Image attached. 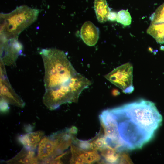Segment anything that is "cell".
<instances>
[{
	"instance_id": "cell-6",
	"label": "cell",
	"mask_w": 164,
	"mask_h": 164,
	"mask_svg": "<svg viewBox=\"0 0 164 164\" xmlns=\"http://www.w3.org/2000/svg\"><path fill=\"white\" fill-rule=\"evenodd\" d=\"M0 61L5 65H15L16 61L22 53L23 46L18 37L0 40Z\"/></svg>"
},
{
	"instance_id": "cell-16",
	"label": "cell",
	"mask_w": 164,
	"mask_h": 164,
	"mask_svg": "<svg viewBox=\"0 0 164 164\" xmlns=\"http://www.w3.org/2000/svg\"><path fill=\"white\" fill-rule=\"evenodd\" d=\"M116 20L124 26H128L131 23L132 18L128 10H121L117 13Z\"/></svg>"
},
{
	"instance_id": "cell-8",
	"label": "cell",
	"mask_w": 164,
	"mask_h": 164,
	"mask_svg": "<svg viewBox=\"0 0 164 164\" xmlns=\"http://www.w3.org/2000/svg\"><path fill=\"white\" fill-rule=\"evenodd\" d=\"M150 25L147 32L159 43H164V3L159 6L150 17Z\"/></svg>"
},
{
	"instance_id": "cell-18",
	"label": "cell",
	"mask_w": 164,
	"mask_h": 164,
	"mask_svg": "<svg viewBox=\"0 0 164 164\" xmlns=\"http://www.w3.org/2000/svg\"><path fill=\"white\" fill-rule=\"evenodd\" d=\"M77 147L86 151L91 150V144L90 141L80 140L76 139L74 140Z\"/></svg>"
},
{
	"instance_id": "cell-14",
	"label": "cell",
	"mask_w": 164,
	"mask_h": 164,
	"mask_svg": "<svg viewBox=\"0 0 164 164\" xmlns=\"http://www.w3.org/2000/svg\"><path fill=\"white\" fill-rule=\"evenodd\" d=\"M70 151L72 154L70 160V163H86L89 151L84 150L73 145H71Z\"/></svg>"
},
{
	"instance_id": "cell-22",
	"label": "cell",
	"mask_w": 164,
	"mask_h": 164,
	"mask_svg": "<svg viewBox=\"0 0 164 164\" xmlns=\"http://www.w3.org/2000/svg\"><path fill=\"white\" fill-rule=\"evenodd\" d=\"M67 130L68 132L73 135L77 134L78 131L77 128L74 126L67 129Z\"/></svg>"
},
{
	"instance_id": "cell-24",
	"label": "cell",
	"mask_w": 164,
	"mask_h": 164,
	"mask_svg": "<svg viewBox=\"0 0 164 164\" xmlns=\"http://www.w3.org/2000/svg\"><path fill=\"white\" fill-rule=\"evenodd\" d=\"M112 94L114 95L117 96L119 94V92L117 90H114L112 92Z\"/></svg>"
},
{
	"instance_id": "cell-20",
	"label": "cell",
	"mask_w": 164,
	"mask_h": 164,
	"mask_svg": "<svg viewBox=\"0 0 164 164\" xmlns=\"http://www.w3.org/2000/svg\"><path fill=\"white\" fill-rule=\"evenodd\" d=\"M8 103L4 99L0 98V111L2 113H6L9 109Z\"/></svg>"
},
{
	"instance_id": "cell-3",
	"label": "cell",
	"mask_w": 164,
	"mask_h": 164,
	"mask_svg": "<svg viewBox=\"0 0 164 164\" xmlns=\"http://www.w3.org/2000/svg\"><path fill=\"white\" fill-rule=\"evenodd\" d=\"M39 12L37 9L23 5L10 12L0 13V40L18 37L36 20Z\"/></svg>"
},
{
	"instance_id": "cell-23",
	"label": "cell",
	"mask_w": 164,
	"mask_h": 164,
	"mask_svg": "<svg viewBox=\"0 0 164 164\" xmlns=\"http://www.w3.org/2000/svg\"><path fill=\"white\" fill-rule=\"evenodd\" d=\"M25 128L26 130L29 132V131H31V129H32V126L31 125H30L29 126L27 125L26 127Z\"/></svg>"
},
{
	"instance_id": "cell-4",
	"label": "cell",
	"mask_w": 164,
	"mask_h": 164,
	"mask_svg": "<svg viewBox=\"0 0 164 164\" xmlns=\"http://www.w3.org/2000/svg\"><path fill=\"white\" fill-rule=\"evenodd\" d=\"M88 87L86 79L80 75L76 74L67 85L58 88L45 90L43 101L49 110H54L62 104L77 102L82 91Z\"/></svg>"
},
{
	"instance_id": "cell-21",
	"label": "cell",
	"mask_w": 164,
	"mask_h": 164,
	"mask_svg": "<svg viewBox=\"0 0 164 164\" xmlns=\"http://www.w3.org/2000/svg\"><path fill=\"white\" fill-rule=\"evenodd\" d=\"M117 13L114 12H110L108 17V20L111 21L116 20Z\"/></svg>"
},
{
	"instance_id": "cell-11",
	"label": "cell",
	"mask_w": 164,
	"mask_h": 164,
	"mask_svg": "<svg viewBox=\"0 0 164 164\" xmlns=\"http://www.w3.org/2000/svg\"><path fill=\"white\" fill-rule=\"evenodd\" d=\"M44 135L43 131H38L21 135L18 139L23 147L28 150L33 151L38 145Z\"/></svg>"
},
{
	"instance_id": "cell-2",
	"label": "cell",
	"mask_w": 164,
	"mask_h": 164,
	"mask_svg": "<svg viewBox=\"0 0 164 164\" xmlns=\"http://www.w3.org/2000/svg\"><path fill=\"white\" fill-rule=\"evenodd\" d=\"M121 105L109 109L116 122L120 152L140 149L153 138Z\"/></svg>"
},
{
	"instance_id": "cell-5",
	"label": "cell",
	"mask_w": 164,
	"mask_h": 164,
	"mask_svg": "<svg viewBox=\"0 0 164 164\" xmlns=\"http://www.w3.org/2000/svg\"><path fill=\"white\" fill-rule=\"evenodd\" d=\"M133 70L132 64L127 63L115 68L105 75L104 77L121 89L124 93L130 94L134 90L132 83Z\"/></svg>"
},
{
	"instance_id": "cell-13",
	"label": "cell",
	"mask_w": 164,
	"mask_h": 164,
	"mask_svg": "<svg viewBox=\"0 0 164 164\" xmlns=\"http://www.w3.org/2000/svg\"><path fill=\"white\" fill-rule=\"evenodd\" d=\"M94 9L97 19L100 23H104L108 20L110 9L106 0H95Z\"/></svg>"
},
{
	"instance_id": "cell-17",
	"label": "cell",
	"mask_w": 164,
	"mask_h": 164,
	"mask_svg": "<svg viewBox=\"0 0 164 164\" xmlns=\"http://www.w3.org/2000/svg\"><path fill=\"white\" fill-rule=\"evenodd\" d=\"M101 156L97 151L92 150L89 151L88 156L86 160V163L91 164L100 160Z\"/></svg>"
},
{
	"instance_id": "cell-19",
	"label": "cell",
	"mask_w": 164,
	"mask_h": 164,
	"mask_svg": "<svg viewBox=\"0 0 164 164\" xmlns=\"http://www.w3.org/2000/svg\"><path fill=\"white\" fill-rule=\"evenodd\" d=\"M100 151L101 155L104 158L117 152L115 149L108 146L104 147Z\"/></svg>"
},
{
	"instance_id": "cell-7",
	"label": "cell",
	"mask_w": 164,
	"mask_h": 164,
	"mask_svg": "<svg viewBox=\"0 0 164 164\" xmlns=\"http://www.w3.org/2000/svg\"><path fill=\"white\" fill-rule=\"evenodd\" d=\"M5 65L0 61V96L8 104L23 108L25 103L16 93L7 78Z\"/></svg>"
},
{
	"instance_id": "cell-1",
	"label": "cell",
	"mask_w": 164,
	"mask_h": 164,
	"mask_svg": "<svg viewBox=\"0 0 164 164\" xmlns=\"http://www.w3.org/2000/svg\"><path fill=\"white\" fill-rule=\"evenodd\" d=\"M39 53L44 66L45 90L68 84L77 73L63 51L56 48H46L42 49Z\"/></svg>"
},
{
	"instance_id": "cell-12",
	"label": "cell",
	"mask_w": 164,
	"mask_h": 164,
	"mask_svg": "<svg viewBox=\"0 0 164 164\" xmlns=\"http://www.w3.org/2000/svg\"><path fill=\"white\" fill-rule=\"evenodd\" d=\"M8 164H38L40 162L33 151L23 148L15 156L6 161Z\"/></svg>"
},
{
	"instance_id": "cell-9",
	"label": "cell",
	"mask_w": 164,
	"mask_h": 164,
	"mask_svg": "<svg viewBox=\"0 0 164 164\" xmlns=\"http://www.w3.org/2000/svg\"><path fill=\"white\" fill-rule=\"evenodd\" d=\"M58 143V139L52 135L43 137L38 145L37 158L39 161L53 158Z\"/></svg>"
},
{
	"instance_id": "cell-10",
	"label": "cell",
	"mask_w": 164,
	"mask_h": 164,
	"mask_svg": "<svg viewBox=\"0 0 164 164\" xmlns=\"http://www.w3.org/2000/svg\"><path fill=\"white\" fill-rule=\"evenodd\" d=\"M99 30L92 22H85L80 30L81 37L87 45L92 46L97 43L99 37Z\"/></svg>"
},
{
	"instance_id": "cell-15",
	"label": "cell",
	"mask_w": 164,
	"mask_h": 164,
	"mask_svg": "<svg viewBox=\"0 0 164 164\" xmlns=\"http://www.w3.org/2000/svg\"><path fill=\"white\" fill-rule=\"evenodd\" d=\"M91 144V150L100 151L107 146L104 134L101 131L94 138L89 140Z\"/></svg>"
}]
</instances>
